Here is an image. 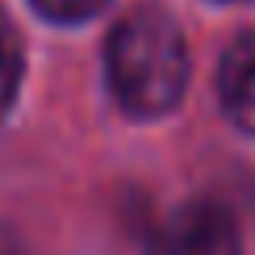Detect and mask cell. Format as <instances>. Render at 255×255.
I'll return each instance as SVG.
<instances>
[{
	"mask_svg": "<svg viewBox=\"0 0 255 255\" xmlns=\"http://www.w3.org/2000/svg\"><path fill=\"white\" fill-rule=\"evenodd\" d=\"M109 88L134 118H159L184 97L188 46L184 34L159 4L130 8L109 34Z\"/></svg>",
	"mask_w": 255,
	"mask_h": 255,
	"instance_id": "cell-1",
	"label": "cell"
},
{
	"mask_svg": "<svg viewBox=\"0 0 255 255\" xmlns=\"http://www.w3.org/2000/svg\"><path fill=\"white\" fill-rule=\"evenodd\" d=\"M151 255H239V222L222 201L193 197L146 226Z\"/></svg>",
	"mask_w": 255,
	"mask_h": 255,
	"instance_id": "cell-2",
	"label": "cell"
},
{
	"mask_svg": "<svg viewBox=\"0 0 255 255\" xmlns=\"http://www.w3.org/2000/svg\"><path fill=\"white\" fill-rule=\"evenodd\" d=\"M218 92H222V109L230 113V122L255 134V29H247L226 50L222 71H218Z\"/></svg>",
	"mask_w": 255,
	"mask_h": 255,
	"instance_id": "cell-3",
	"label": "cell"
},
{
	"mask_svg": "<svg viewBox=\"0 0 255 255\" xmlns=\"http://www.w3.org/2000/svg\"><path fill=\"white\" fill-rule=\"evenodd\" d=\"M21 76H25V50H21L17 25L8 21V13L0 8V118L13 109Z\"/></svg>",
	"mask_w": 255,
	"mask_h": 255,
	"instance_id": "cell-4",
	"label": "cell"
},
{
	"mask_svg": "<svg viewBox=\"0 0 255 255\" xmlns=\"http://www.w3.org/2000/svg\"><path fill=\"white\" fill-rule=\"evenodd\" d=\"M34 8L50 21H84V17L101 13L105 0H34Z\"/></svg>",
	"mask_w": 255,
	"mask_h": 255,
	"instance_id": "cell-5",
	"label": "cell"
},
{
	"mask_svg": "<svg viewBox=\"0 0 255 255\" xmlns=\"http://www.w3.org/2000/svg\"><path fill=\"white\" fill-rule=\"evenodd\" d=\"M0 255H25V247L17 243V235L8 226H0Z\"/></svg>",
	"mask_w": 255,
	"mask_h": 255,
	"instance_id": "cell-6",
	"label": "cell"
}]
</instances>
